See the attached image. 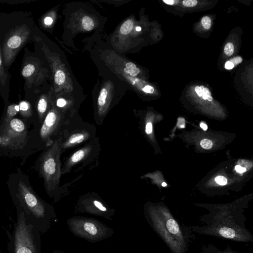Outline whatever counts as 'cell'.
<instances>
[{"label":"cell","mask_w":253,"mask_h":253,"mask_svg":"<svg viewBox=\"0 0 253 253\" xmlns=\"http://www.w3.org/2000/svg\"><path fill=\"white\" fill-rule=\"evenodd\" d=\"M6 184L11 197L19 201L41 234L46 233L56 217L53 206L37 194L30 184L29 176L19 168L8 175Z\"/></svg>","instance_id":"1"},{"label":"cell","mask_w":253,"mask_h":253,"mask_svg":"<svg viewBox=\"0 0 253 253\" xmlns=\"http://www.w3.org/2000/svg\"><path fill=\"white\" fill-rule=\"evenodd\" d=\"M32 16L26 12L3 14L0 20V44L6 70L13 63L19 51L36 36Z\"/></svg>","instance_id":"2"},{"label":"cell","mask_w":253,"mask_h":253,"mask_svg":"<svg viewBox=\"0 0 253 253\" xmlns=\"http://www.w3.org/2000/svg\"><path fill=\"white\" fill-rule=\"evenodd\" d=\"M61 135L50 146L44 148L35 163V168L42 178L45 192L54 203L58 202L68 194L69 188L84 175L81 174L68 183L60 186L62 174Z\"/></svg>","instance_id":"3"},{"label":"cell","mask_w":253,"mask_h":253,"mask_svg":"<svg viewBox=\"0 0 253 253\" xmlns=\"http://www.w3.org/2000/svg\"><path fill=\"white\" fill-rule=\"evenodd\" d=\"M16 210L12 227L6 229L9 253H42L41 233L25 213L19 201L11 197Z\"/></svg>","instance_id":"4"},{"label":"cell","mask_w":253,"mask_h":253,"mask_svg":"<svg viewBox=\"0 0 253 253\" xmlns=\"http://www.w3.org/2000/svg\"><path fill=\"white\" fill-rule=\"evenodd\" d=\"M21 119L15 118L0 130V155L27 157L36 152L32 129Z\"/></svg>","instance_id":"5"},{"label":"cell","mask_w":253,"mask_h":253,"mask_svg":"<svg viewBox=\"0 0 253 253\" xmlns=\"http://www.w3.org/2000/svg\"><path fill=\"white\" fill-rule=\"evenodd\" d=\"M153 230L165 243L172 253H186L189 236L171 215L163 212L161 215L146 214Z\"/></svg>","instance_id":"6"},{"label":"cell","mask_w":253,"mask_h":253,"mask_svg":"<svg viewBox=\"0 0 253 253\" xmlns=\"http://www.w3.org/2000/svg\"><path fill=\"white\" fill-rule=\"evenodd\" d=\"M76 115L63 113L51 105L42 125L32 129L36 152L42 151L58 138Z\"/></svg>","instance_id":"7"},{"label":"cell","mask_w":253,"mask_h":253,"mask_svg":"<svg viewBox=\"0 0 253 253\" xmlns=\"http://www.w3.org/2000/svg\"><path fill=\"white\" fill-rule=\"evenodd\" d=\"M66 224L73 234L91 243L111 237L114 232L113 229L98 220L84 216L69 218Z\"/></svg>","instance_id":"8"},{"label":"cell","mask_w":253,"mask_h":253,"mask_svg":"<svg viewBox=\"0 0 253 253\" xmlns=\"http://www.w3.org/2000/svg\"><path fill=\"white\" fill-rule=\"evenodd\" d=\"M96 131V127L93 124L84 122L76 115L61 135L60 148L62 154L95 139L97 137Z\"/></svg>","instance_id":"9"},{"label":"cell","mask_w":253,"mask_h":253,"mask_svg":"<svg viewBox=\"0 0 253 253\" xmlns=\"http://www.w3.org/2000/svg\"><path fill=\"white\" fill-rule=\"evenodd\" d=\"M101 152L99 139H95L77 149L65 160L62 164V175L69 173L74 169V171L82 170L87 167L91 168L98 164V159Z\"/></svg>","instance_id":"10"},{"label":"cell","mask_w":253,"mask_h":253,"mask_svg":"<svg viewBox=\"0 0 253 253\" xmlns=\"http://www.w3.org/2000/svg\"><path fill=\"white\" fill-rule=\"evenodd\" d=\"M193 230L207 235L223 237L236 241L248 242L253 241L251 234L232 219H220L210 222L205 227H192Z\"/></svg>","instance_id":"11"},{"label":"cell","mask_w":253,"mask_h":253,"mask_svg":"<svg viewBox=\"0 0 253 253\" xmlns=\"http://www.w3.org/2000/svg\"><path fill=\"white\" fill-rule=\"evenodd\" d=\"M74 210L77 213H86L112 221L115 210L110 208L95 192H88L79 197Z\"/></svg>","instance_id":"12"},{"label":"cell","mask_w":253,"mask_h":253,"mask_svg":"<svg viewBox=\"0 0 253 253\" xmlns=\"http://www.w3.org/2000/svg\"><path fill=\"white\" fill-rule=\"evenodd\" d=\"M21 75L24 80L25 88L28 90L36 91L41 82L42 72L38 59L34 55H28L23 59Z\"/></svg>","instance_id":"13"},{"label":"cell","mask_w":253,"mask_h":253,"mask_svg":"<svg viewBox=\"0 0 253 253\" xmlns=\"http://www.w3.org/2000/svg\"><path fill=\"white\" fill-rule=\"evenodd\" d=\"M10 79V76L5 68L3 64L1 48L0 44V93L4 100V106L7 105L8 102Z\"/></svg>","instance_id":"14"},{"label":"cell","mask_w":253,"mask_h":253,"mask_svg":"<svg viewBox=\"0 0 253 253\" xmlns=\"http://www.w3.org/2000/svg\"><path fill=\"white\" fill-rule=\"evenodd\" d=\"M19 112L21 119L25 122L30 127L34 125V127L38 126L37 117L34 114L32 105L27 101H21L18 104Z\"/></svg>","instance_id":"15"},{"label":"cell","mask_w":253,"mask_h":253,"mask_svg":"<svg viewBox=\"0 0 253 253\" xmlns=\"http://www.w3.org/2000/svg\"><path fill=\"white\" fill-rule=\"evenodd\" d=\"M51 107L48 98L44 94L41 96L37 100L35 105L38 125L37 127L42 125Z\"/></svg>","instance_id":"16"},{"label":"cell","mask_w":253,"mask_h":253,"mask_svg":"<svg viewBox=\"0 0 253 253\" xmlns=\"http://www.w3.org/2000/svg\"><path fill=\"white\" fill-rule=\"evenodd\" d=\"M19 106L16 104H8L4 106V111L0 120V130L5 128L9 123L18 113Z\"/></svg>","instance_id":"17"},{"label":"cell","mask_w":253,"mask_h":253,"mask_svg":"<svg viewBox=\"0 0 253 253\" xmlns=\"http://www.w3.org/2000/svg\"><path fill=\"white\" fill-rule=\"evenodd\" d=\"M195 90L198 96L202 97L203 99L208 100L209 101H212L213 98L211 96V92L208 88L203 85L197 86Z\"/></svg>","instance_id":"18"},{"label":"cell","mask_w":253,"mask_h":253,"mask_svg":"<svg viewBox=\"0 0 253 253\" xmlns=\"http://www.w3.org/2000/svg\"><path fill=\"white\" fill-rule=\"evenodd\" d=\"M124 71L126 74L132 77L136 76L140 72L139 69L132 62L126 63Z\"/></svg>","instance_id":"19"},{"label":"cell","mask_w":253,"mask_h":253,"mask_svg":"<svg viewBox=\"0 0 253 253\" xmlns=\"http://www.w3.org/2000/svg\"><path fill=\"white\" fill-rule=\"evenodd\" d=\"M133 27V23L131 20H126L120 27V33L124 35L130 33Z\"/></svg>","instance_id":"20"},{"label":"cell","mask_w":253,"mask_h":253,"mask_svg":"<svg viewBox=\"0 0 253 253\" xmlns=\"http://www.w3.org/2000/svg\"><path fill=\"white\" fill-rule=\"evenodd\" d=\"M82 25L84 29L89 31L93 29L94 23L91 17L88 16H85L82 20Z\"/></svg>","instance_id":"21"},{"label":"cell","mask_w":253,"mask_h":253,"mask_svg":"<svg viewBox=\"0 0 253 253\" xmlns=\"http://www.w3.org/2000/svg\"><path fill=\"white\" fill-rule=\"evenodd\" d=\"M65 74L63 71L60 70L56 71L54 76V80L56 84H63L65 81Z\"/></svg>","instance_id":"22"},{"label":"cell","mask_w":253,"mask_h":253,"mask_svg":"<svg viewBox=\"0 0 253 253\" xmlns=\"http://www.w3.org/2000/svg\"><path fill=\"white\" fill-rule=\"evenodd\" d=\"M234 51V46L231 42H228L224 46V52L227 56L232 55Z\"/></svg>","instance_id":"23"},{"label":"cell","mask_w":253,"mask_h":253,"mask_svg":"<svg viewBox=\"0 0 253 253\" xmlns=\"http://www.w3.org/2000/svg\"><path fill=\"white\" fill-rule=\"evenodd\" d=\"M202 25L206 29H209L211 27V20L207 16H204L201 20Z\"/></svg>","instance_id":"24"},{"label":"cell","mask_w":253,"mask_h":253,"mask_svg":"<svg viewBox=\"0 0 253 253\" xmlns=\"http://www.w3.org/2000/svg\"><path fill=\"white\" fill-rule=\"evenodd\" d=\"M201 146L206 149H210L212 147V143L210 139H204L201 141Z\"/></svg>","instance_id":"25"},{"label":"cell","mask_w":253,"mask_h":253,"mask_svg":"<svg viewBox=\"0 0 253 253\" xmlns=\"http://www.w3.org/2000/svg\"><path fill=\"white\" fill-rule=\"evenodd\" d=\"M198 1L197 0H184L182 1V4L186 7H194L197 5Z\"/></svg>","instance_id":"26"},{"label":"cell","mask_w":253,"mask_h":253,"mask_svg":"<svg viewBox=\"0 0 253 253\" xmlns=\"http://www.w3.org/2000/svg\"><path fill=\"white\" fill-rule=\"evenodd\" d=\"M215 181L220 185H225L227 182V179L222 176H217L215 178Z\"/></svg>","instance_id":"27"},{"label":"cell","mask_w":253,"mask_h":253,"mask_svg":"<svg viewBox=\"0 0 253 253\" xmlns=\"http://www.w3.org/2000/svg\"><path fill=\"white\" fill-rule=\"evenodd\" d=\"M152 124L150 122H148L145 124V131L147 134H150L152 132Z\"/></svg>","instance_id":"28"},{"label":"cell","mask_w":253,"mask_h":253,"mask_svg":"<svg viewBox=\"0 0 253 253\" xmlns=\"http://www.w3.org/2000/svg\"><path fill=\"white\" fill-rule=\"evenodd\" d=\"M231 61L234 66L239 64L243 61L242 58L240 56L235 57L229 60Z\"/></svg>","instance_id":"29"},{"label":"cell","mask_w":253,"mask_h":253,"mask_svg":"<svg viewBox=\"0 0 253 253\" xmlns=\"http://www.w3.org/2000/svg\"><path fill=\"white\" fill-rule=\"evenodd\" d=\"M142 90L147 93H152L154 91V88L149 85L145 86L143 88H142Z\"/></svg>","instance_id":"30"},{"label":"cell","mask_w":253,"mask_h":253,"mask_svg":"<svg viewBox=\"0 0 253 253\" xmlns=\"http://www.w3.org/2000/svg\"><path fill=\"white\" fill-rule=\"evenodd\" d=\"M53 22V19L50 16H47L44 19V23L45 25L49 26Z\"/></svg>","instance_id":"31"},{"label":"cell","mask_w":253,"mask_h":253,"mask_svg":"<svg viewBox=\"0 0 253 253\" xmlns=\"http://www.w3.org/2000/svg\"><path fill=\"white\" fill-rule=\"evenodd\" d=\"M234 64L229 60L226 62L224 67L227 70H230L234 67Z\"/></svg>","instance_id":"32"},{"label":"cell","mask_w":253,"mask_h":253,"mask_svg":"<svg viewBox=\"0 0 253 253\" xmlns=\"http://www.w3.org/2000/svg\"><path fill=\"white\" fill-rule=\"evenodd\" d=\"M235 169L238 173H243L246 171V168H245L244 167H242L241 166H240L239 165L236 166L235 167Z\"/></svg>","instance_id":"33"},{"label":"cell","mask_w":253,"mask_h":253,"mask_svg":"<svg viewBox=\"0 0 253 253\" xmlns=\"http://www.w3.org/2000/svg\"><path fill=\"white\" fill-rule=\"evenodd\" d=\"M163 1L169 5H173L176 1L174 0H163Z\"/></svg>","instance_id":"34"},{"label":"cell","mask_w":253,"mask_h":253,"mask_svg":"<svg viewBox=\"0 0 253 253\" xmlns=\"http://www.w3.org/2000/svg\"><path fill=\"white\" fill-rule=\"evenodd\" d=\"M215 253H237L234 252V251H231V250L227 249L224 251H217V252H215Z\"/></svg>","instance_id":"35"},{"label":"cell","mask_w":253,"mask_h":253,"mask_svg":"<svg viewBox=\"0 0 253 253\" xmlns=\"http://www.w3.org/2000/svg\"><path fill=\"white\" fill-rule=\"evenodd\" d=\"M200 127L202 128H203V130H206L208 129V126H207V125L204 124V123H201L200 124Z\"/></svg>","instance_id":"36"},{"label":"cell","mask_w":253,"mask_h":253,"mask_svg":"<svg viewBox=\"0 0 253 253\" xmlns=\"http://www.w3.org/2000/svg\"><path fill=\"white\" fill-rule=\"evenodd\" d=\"M52 253H63V252L60 251H58V250H54Z\"/></svg>","instance_id":"37"},{"label":"cell","mask_w":253,"mask_h":253,"mask_svg":"<svg viewBox=\"0 0 253 253\" xmlns=\"http://www.w3.org/2000/svg\"><path fill=\"white\" fill-rule=\"evenodd\" d=\"M135 29L137 31H140L141 30V28L139 26H137Z\"/></svg>","instance_id":"38"},{"label":"cell","mask_w":253,"mask_h":253,"mask_svg":"<svg viewBox=\"0 0 253 253\" xmlns=\"http://www.w3.org/2000/svg\"><path fill=\"white\" fill-rule=\"evenodd\" d=\"M167 184L166 183H165V182H163V183H162V186H163V187H165V186H167Z\"/></svg>","instance_id":"39"}]
</instances>
